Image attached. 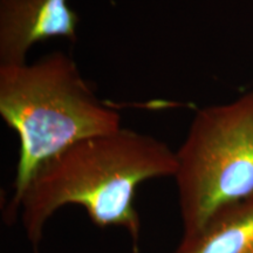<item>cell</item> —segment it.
I'll use <instances>...</instances> for the list:
<instances>
[{
	"instance_id": "6da1fadb",
	"label": "cell",
	"mask_w": 253,
	"mask_h": 253,
	"mask_svg": "<svg viewBox=\"0 0 253 253\" xmlns=\"http://www.w3.org/2000/svg\"><path fill=\"white\" fill-rule=\"evenodd\" d=\"M176 151L153 135L120 128L87 137L38 168L14 208L25 235L38 250L47 220L66 205L86 210L99 227H122L140 251L141 219L136 190L154 178L173 177Z\"/></svg>"
},
{
	"instance_id": "7a4b0ae2",
	"label": "cell",
	"mask_w": 253,
	"mask_h": 253,
	"mask_svg": "<svg viewBox=\"0 0 253 253\" xmlns=\"http://www.w3.org/2000/svg\"><path fill=\"white\" fill-rule=\"evenodd\" d=\"M0 115L19 137L13 195L4 220L43 162L77 142L122 128L118 110L101 101L75 60L53 50L34 62L0 65Z\"/></svg>"
},
{
	"instance_id": "3957f363",
	"label": "cell",
	"mask_w": 253,
	"mask_h": 253,
	"mask_svg": "<svg viewBox=\"0 0 253 253\" xmlns=\"http://www.w3.org/2000/svg\"><path fill=\"white\" fill-rule=\"evenodd\" d=\"M176 160L173 178L184 236L253 197V91L198 109Z\"/></svg>"
},
{
	"instance_id": "277c9868",
	"label": "cell",
	"mask_w": 253,
	"mask_h": 253,
	"mask_svg": "<svg viewBox=\"0 0 253 253\" xmlns=\"http://www.w3.org/2000/svg\"><path fill=\"white\" fill-rule=\"evenodd\" d=\"M80 17L68 0H0V65L26 62L36 43L77 41Z\"/></svg>"
},
{
	"instance_id": "5b68a950",
	"label": "cell",
	"mask_w": 253,
	"mask_h": 253,
	"mask_svg": "<svg viewBox=\"0 0 253 253\" xmlns=\"http://www.w3.org/2000/svg\"><path fill=\"white\" fill-rule=\"evenodd\" d=\"M171 253H253V197L220 211Z\"/></svg>"
}]
</instances>
